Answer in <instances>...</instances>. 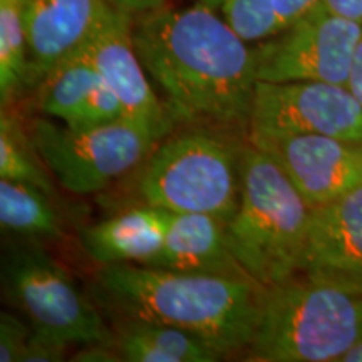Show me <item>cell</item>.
<instances>
[{
    "label": "cell",
    "instance_id": "8",
    "mask_svg": "<svg viewBox=\"0 0 362 362\" xmlns=\"http://www.w3.org/2000/svg\"><path fill=\"white\" fill-rule=\"evenodd\" d=\"M362 25L315 6L287 29L253 44L257 81L347 84Z\"/></svg>",
    "mask_w": 362,
    "mask_h": 362
},
{
    "label": "cell",
    "instance_id": "4",
    "mask_svg": "<svg viewBox=\"0 0 362 362\" xmlns=\"http://www.w3.org/2000/svg\"><path fill=\"white\" fill-rule=\"evenodd\" d=\"M240 171V203L226 238L247 274L269 288L298 274L312 208L277 163L250 141L242 146Z\"/></svg>",
    "mask_w": 362,
    "mask_h": 362
},
{
    "label": "cell",
    "instance_id": "11",
    "mask_svg": "<svg viewBox=\"0 0 362 362\" xmlns=\"http://www.w3.org/2000/svg\"><path fill=\"white\" fill-rule=\"evenodd\" d=\"M94 67L119 99L124 119L165 139L175 121L148 79L133 39V17L110 6L84 45Z\"/></svg>",
    "mask_w": 362,
    "mask_h": 362
},
{
    "label": "cell",
    "instance_id": "5",
    "mask_svg": "<svg viewBox=\"0 0 362 362\" xmlns=\"http://www.w3.org/2000/svg\"><path fill=\"white\" fill-rule=\"evenodd\" d=\"M242 146L206 129L166 136L139 166L136 194L143 205L228 223L240 203Z\"/></svg>",
    "mask_w": 362,
    "mask_h": 362
},
{
    "label": "cell",
    "instance_id": "14",
    "mask_svg": "<svg viewBox=\"0 0 362 362\" xmlns=\"http://www.w3.org/2000/svg\"><path fill=\"white\" fill-rule=\"evenodd\" d=\"M44 115L72 129H90L124 119L119 99L101 78L84 47L62 61L37 86Z\"/></svg>",
    "mask_w": 362,
    "mask_h": 362
},
{
    "label": "cell",
    "instance_id": "27",
    "mask_svg": "<svg viewBox=\"0 0 362 362\" xmlns=\"http://www.w3.org/2000/svg\"><path fill=\"white\" fill-rule=\"evenodd\" d=\"M339 362H362V339L357 341L354 346L339 359Z\"/></svg>",
    "mask_w": 362,
    "mask_h": 362
},
{
    "label": "cell",
    "instance_id": "10",
    "mask_svg": "<svg viewBox=\"0 0 362 362\" xmlns=\"http://www.w3.org/2000/svg\"><path fill=\"white\" fill-rule=\"evenodd\" d=\"M247 141L282 168L310 208L325 205L362 183L361 143L324 134H247Z\"/></svg>",
    "mask_w": 362,
    "mask_h": 362
},
{
    "label": "cell",
    "instance_id": "9",
    "mask_svg": "<svg viewBox=\"0 0 362 362\" xmlns=\"http://www.w3.org/2000/svg\"><path fill=\"white\" fill-rule=\"evenodd\" d=\"M250 133L324 134L362 143V104L341 84L257 81Z\"/></svg>",
    "mask_w": 362,
    "mask_h": 362
},
{
    "label": "cell",
    "instance_id": "22",
    "mask_svg": "<svg viewBox=\"0 0 362 362\" xmlns=\"http://www.w3.org/2000/svg\"><path fill=\"white\" fill-rule=\"evenodd\" d=\"M33 325L29 320L2 312L0 315V361L2 362H22V356L27 347Z\"/></svg>",
    "mask_w": 362,
    "mask_h": 362
},
{
    "label": "cell",
    "instance_id": "12",
    "mask_svg": "<svg viewBox=\"0 0 362 362\" xmlns=\"http://www.w3.org/2000/svg\"><path fill=\"white\" fill-rule=\"evenodd\" d=\"M298 272L349 285L362 275V183L310 210Z\"/></svg>",
    "mask_w": 362,
    "mask_h": 362
},
{
    "label": "cell",
    "instance_id": "23",
    "mask_svg": "<svg viewBox=\"0 0 362 362\" xmlns=\"http://www.w3.org/2000/svg\"><path fill=\"white\" fill-rule=\"evenodd\" d=\"M69 346L71 344L62 341V339L33 329V334H30L29 341H27L24 356H22V362L64 361Z\"/></svg>",
    "mask_w": 362,
    "mask_h": 362
},
{
    "label": "cell",
    "instance_id": "3",
    "mask_svg": "<svg viewBox=\"0 0 362 362\" xmlns=\"http://www.w3.org/2000/svg\"><path fill=\"white\" fill-rule=\"evenodd\" d=\"M362 339V291L298 274L269 287L243 359L339 362Z\"/></svg>",
    "mask_w": 362,
    "mask_h": 362
},
{
    "label": "cell",
    "instance_id": "15",
    "mask_svg": "<svg viewBox=\"0 0 362 362\" xmlns=\"http://www.w3.org/2000/svg\"><path fill=\"white\" fill-rule=\"evenodd\" d=\"M144 267L247 277L226 238V223L206 214H173L163 245Z\"/></svg>",
    "mask_w": 362,
    "mask_h": 362
},
{
    "label": "cell",
    "instance_id": "29",
    "mask_svg": "<svg viewBox=\"0 0 362 362\" xmlns=\"http://www.w3.org/2000/svg\"><path fill=\"white\" fill-rule=\"evenodd\" d=\"M347 287H352V288H357V291H362V275L361 277H357L354 282H351Z\"/></svg>",
    "mask_w": 362,
    "mask_h": 362
},
{
    "label": "cell",
    "instance_id": "18",
    "mask_svg": "<svg viewBox=\"0 0 362 362\" xmlns=\"http://www.w3.org/2000/svg\"><path fill=\"white\" fill-rule=\"evenodd\" d=\"M51 194L29 183L0 178V225L4 232L33 240H61L64 220Z\"/></svg>",
    "mask_w": 362,
    "mask_h": 362
},
{
    "label": "cell",
    "instance_id": "19",
    "mask_svg": "<svg viewBox=\"0 0 362 362\" xmlns=\"http://www.w3.org/2000/svg\"><path fill=\"white\" fill-rule=\"evenodd\" d=\"M320 0H225L221 16L247 42L257 44L305 16Z\"/></svg>",
    "mask_w": 362,
    "mask_h": 362
},
{
    "label": "cell",
    "instance_id": "7",
    "mask_svg": "<svg viewBox=\"0 0 362 362\" xmlns=\"http://www.w3.org/2000/svg\"><path fill=\"white\" fill-rule=\"evenodd\" d=\"M2 284L11 304L33 329L84 347L115 341L98 307L39 245L8 248L2 262Z\"/></svg>",
    "mask_w": 362,
    "mask_h": 362
},
{
    "label": "cell",
    "instance_id": "20",
    "mask_svg": "<svg viewBox=\"0 0 362 362\" xmlns=\"http://www.w3.org/2000/svg\"><path fill=\"white\" fill-rule=\"evenodd\" d=\"M29 88V45L24 0H0V99L2 107Z\"/></svg>",
    "mask_w": 362,
    "mask_h": 362
},
{
    "label": "cell",
    "instance_id": "2",
    "mask_svg": "<svg viewBox=\"0 0 362 362\" xmlns=\"http://www.w3.org/2000/svg\"><path fill=\"white\" fill-rule=\"evenodd\" d=\"M96 292L121 317L158 320L202 337L221 356L250 346L267 288L253 279L136 264L101 265Z\"/></svg>",
    "mask_w": 362,
    "mask_h": 362
},
{
    "label": "cell",
    "instance_id": "25",
    "mask_svg": "<svg viewBox=\"0 0 362 362\" xmlns=\"http://www.w3.org/2000/svg\"><path fill=\"white\" fill-rule=\"evenodd\" d=\"M107 4L116 11L128 13L134 19V17L166 6V0H107Z\"/></svg>",
    "mask_w": 362,
    "mask_h": 362
},
{
    "label": "cell",
    "instance_id": "26",
    "mask_svg": "<svg viewBox=\"0 0 362 362\" xmlns=\"http://www.w3.org/2000/svg\"><path fill=\"white\" fill-rule=\"evenodd\" d=\"M346 88L354 94V98L362 104V37L356 45L354 56H352L349 78Z\"/></svg>",
    "mask_w": 362,
    "mask_h": 362
},
{
    "label": "cell",
    "instance_id": "30",
    "mask_svg": "<svg viewBox=\"0 0 362 362\" xmlns=\"http://www.w3.org/2000/svg\"><path fill=\"white\" fill-rule=\"evenodd\" d=\"M361 149H362V143H361Z\"/></svg>",
    "mask_w": 362,
    "mask_h": 362
},
{
    "label": "cell",
    "instance_id": "21",
    "mask_svg": "<svg viewBox=\"0 0 362 362\" xmlns=\"http://www.w3.org/2000/svg\"><path fill=\"white\" fill-rule=\"evenodd\" d=\"M35 149L30 134H27L17 119L2 111L0 116V178L29 183L56 197L51 171Z\"/></svg>",
    "mask_w": 362,
    "mask_h": 362
},
{
    "label": "cell",
    "instance_id": "24",
    "mask_svg": "<svg viewBox=\"0 0 362 362\" xmlns=\"http://www.w3.org/2000/svg\"><path fill=\"white\" fill-rule=\"evenodd\" d=\"M325 11L362 25V0H320Z\"/></svg>",
    "mask_w": 362,
    "mask_h": 362
},
{
    "label": "cell",
    "instance_id": "16",
    "mask_svg": "<svg viewBox=\"0 0 362 362\" xmlns=\"http://www.w3.org/2000/svg\"><path fill=\"white\" fill-rule=\"evenodd\" d=\"M171 215L148 205L133 208L83 230L81 242L99 265H144L161 248Z\"/></svg>",
    "mask_w": 362,
    "mask_h": 362
},
{
    "label": "cell",
    "instance_id": "17",
    "mask_svg": "<svg viewBox=\"0 0 362 362\" xmlns=\"http://www.w3.org/2000/svg\"><path fill=\"white\" fill-rule=\"evenodd\" d=\"M115 349L124 362H216L225 359L202 337L158 320L119 317Z\"/></svg>",
    "mask_w": 362,
    "mask_h": 362
},
{
    "label": "cell",
    "instance_id": "13",
    "mask_svg": "<svg viewBox=\"0 0 362 362\" xmlns=\"http://www.w3.org/2000/svg\"><path fill=\"white\" fill-rule=\"evenodd\" d=\"M107 8V0H24L29 88L88 44Z\"/></svg>",
    "mask_w": 362,
    "mask_h": 362
},
{
    "label": "cell",
    "instance_id": "28",
    "mask_svg": "<svg viewBox=\"0 0 362 362\" xmlns=\"http://www.w3.org/2000/svg\"><path fill=\"white\" fill-rule=\"evenodd\" d=\"M193 2H197V4H203V6H208V7L215 8V11H218V8L223 7L225 0H193Z\"/></svg>",
    "mask_w": 362,
    "mask_h": 362
},
{
    "label": "cell",
    "instance_id": "6",
    "mask_svg": "<svg viewBox=\"0 0 362 362\" xmlns=\"http://www.w3.org/2000/svg\"><path fill=\"white\" fill-rule=\"evenodd\" d=\"M30 139L54 180L72 194H94L143 165L158 139L128 119L72 129L34 119Z\"/></svg>",
    "mask_w": 362,
    "mask_h": 362
},
{
    "label": "cell",
    "instance_id": "1",
    "mask_svg": "<svg viewBox=\"0 0 362 362\" xmlns=\"http://www.w3.org/2000/svg\"><path fill=\"white\" fill-rule=\"evenodd\" d=\"M133 39L175 123L248 134L257 84L253 44L215 8L163 6L134 17Z\"/></svg>",
    "mask_w": 362,
    "mask_h": 362
}]
</instances>
